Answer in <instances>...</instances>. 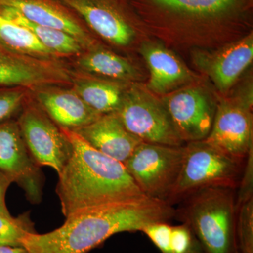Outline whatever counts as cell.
I'll return each mask as SVG.
<instances>
[{
  "label": "cell",
  "instance_id": "6da1fadb",
  "mask_svg": "<svg viewBox=\"0 0 253 253\" xmlns=\"http://www.w3.org/2000/svg\"><path fill=\"white\" fill-rule=\"evenodd\" d=\"M175 215L173 205L144 196L73 213L54 230L28 233L22 246L30 253H88L115 234L141 231L147 224Z\"/></svg>",
  "mask_w": 253,
  "mask_h": 253
},
{
  "label": "cell",
  "instance_id": "7a4b0ae2",
  "mask_svg": "<svg viewBox=\"0 0 253 253\" xmlns=\"http://www.w3.org/2000/svg\"><path fill=\"white\" fill-rule=\"evenodd\" d=\"M61 129L72 146L56 189L65 217L88 208L146 196L123 163L91 147L76 131Z\"/></svg>",
  "mask_w": 253,
  "mask_h": 253
},
{
  "label": "cell",
  "instance_id": "3957f363",
  "mask_svg": "<svg viewBox=\"0 0 253 253\" xmlns=\"http://www.w3.org/2000/svg\"><path fill=\"white\" fill-rule=\"evenodd\" d=\"M143 25L171 33H221L251 25L253 0H129Z\"/></svg>",
  "mask_w": 253,
  "mask_h": 253
},
{
  "label": "cell",
  "instance_id": "277c9868",
  "mask_svg": "<svg viewBox=\"0 0 253 253\" xmlns=\"http://www.w3.org/2000/svg\"><path fill=\"white\" fill-rule=\"evenodd\" d=\"M234 189L210 187L188 195L176 210L199 240L205 253H233L236 244Z\"/></svg>",
  "mask_w": 253,
  "mask_h": 253
},
{
  "label": "cell",
  "instance_id": "5b68a950",
  "mask_svg": "<svg viewBox=\"0 0 253 253\" xmlns=\"http://www.w3.org/2000/svg\"><path fill=\"white\" fill-rule=\"evenodd\" d=\"M205 141L187 143L180 174L169 204L210 187L235 189L242 175L241 165Z\"/></svg>",
  "mask_w": 253,
  "mask_h": 253
},
{
  "label": "cell",
  "instance_id": "8992f818",
  "mask_svg": "<svg viewBox=\"0 0 253 253\" xmlns=\"http://www.w3.org/2000/svg\"><path fill=\"white\" fill-rule=\"evenodd\" d=\"M116 113L126 129L143 142L184 146L163 101L140 84L126 86Z\"/></svg>",
  "mask_w": 253,
  "mask_h": 253
},
{
  "label": "cell",
  "instance_id": "52a82bcc",
  "mask_svg": "<svg viewBox=\"0 0 253 253\" xmlns=\"http://www.w3.org/2000/svg\"><path fill=\"white\" fill-rule=\"evenodd\" d=\"M184 146L141 142L124 163L143 194L169 203L180 174Z\"/></svg>",
  "mask_w": 253,
  "mask_h": 253
},
{
  "label": "cell",
  "instance_id": "ba28073f",
  "mask_svg": "<svg viewBox=\"0 0 253 253\" xmlns=\"http://www.w3.org/2000/svg\"><path fill=\"white\" fill-rule=\"evenodd\" d=\"M253 89L221 100L205 141L233 159L244 163L253 141Z\"/></svg>",
  "mask_w": 253,
  "mask_h": 253
},
{
  "label": "cell",
  "instance_id": "9c48e42d",
  "mask_svg": "<svg viewBox=\"0 0 253 253\" xmlns=\"http://www.w3.org/2000/svg\"><path fill=\"white\" fill-rule=\"evenodd\" d=\"M17 120L32 158L38 166L61 172L72 154V146L59 127L35 100L26 99Z\"/></svg>",
  "mask_w": 253,
  "mask_h": 253
},
{
  "label": "cell",
  "instance_id": "30bf717a",
  "mask_svg": "<svg viewBox=\"0 0 253 253\" xmlns=\"http://www.w3.org/2000/svg\"><path fill=\"white\" fill-rule=\"evenodd\" d=\"M56 1L75 11L96 34L113 45H130L143 25L130 4L124 0Z\"/></svg>",
  "mask_w": 253,
  "mask_h": 253
},
{
  "label": "cell",
  "instance_id": "8fae6325",
  "mask_svg": "<svg viewBox=\"0 0 253 253\" xmlns=\"http://www.w3.org/2000/svg\"><path fill=\"white\" fill-rule=\"evenodd\" d=\"M0 172L17 184L31 204L41 202L42 173L30 154L14 120L0 123Z\"/></svg>",
  "mask_w": 253,
  "mask_h": 253
},
{
  "label": "cell",
  "instance_id": "7c38bea8",
  "mask_svg": "<svg viewBox=\"0 0 253 253\" xmlns=\"http://www.w3.org/2000/svg\"><path fill=\"white\" fill-rule=\"evenodd\" d=\"M73 70L59 59L17 54L0 46V86L33 91L47 86L71 84Z\"/></svg>",
  "mask_w": 253,
  "mask_h": 253
},
{
  "label": "cell",
  "instance_id": "4fadbf2b",
  "mask_svg": "<svg viewBox=\"0 0 253 253\" xmlns=\"http://www.w3.org/2000/svg\"><path fill=\"white\" fill-rule=\"evenodd\" d=\"M164 96L162 101L181 140L204 141L212 128L217 105L206 91L186 86Z\"/></svg>",
  "mask_w": 253,
  "mask_h": 253
},
{
  "label": "cell",
  "instance_id": "5bb4252c",
  "mask_svg": "<svg viewBox=\"0 0 253 253\" xmlns=\"http://www.w3.org/2000/svg\"><path fill=\"white\" fill-rule=\"evenodd\" d=\"M253 59V34L211 53H199L196 63L209 76L217 89L227 92Z\"/></svg>",
  "mask_w": 253,
  "mask_h": 253
},
{
  "label": "cell",
  "instance_id": "9a60e30c",
  "mask_svg": "<svg viewBox=\"0 0 253 253\" xmlns=\"http://www.w3.org/2000/svg\"><path fill=\"white\" fill-rule=\"evenodd\" d=\"M0 7L11 8L40 26L66 32L79 41L84 50L97 45L90 32L56 0H0Z\"/></svg>",
  "mask_w": 253,
  "mask_h": 253
},
{
  "label": "cell",
  "instance_id": "2e32d148",
  "mask_svg": "<svg viewBox=\"0 0 253 253\" xmlns=\"http://www.w3.org/2000/svg\"><path fill=\"white\" fill-rule=\"evenodd\" d=\"M35 101L59 127L76 130L97 120L102 114L83 101L72 88L47 86L32 91Z\"/></svg>",
  "mask_w": 253,
  "mask_h": 253
},
{
  "label": "cell",
  "instance_id": "e0dca14e",
  "mask_svg": "<svg viewBox=\"0 0 253 253\" xmlns=\"http://www.w3.org/2000/svg\"><path fill=\"white\" fill-rule=\"evenodd\" d=\"M73 131L91 147L123 164L142 142L126 129L116 113L101 115L90 124Z\"/></svg>",
  "mask_w": 253,
  "mask_h": 253
},
{
  "label": "cell",
  "instance_id": "ac0fdd59",
  "mask_svg": "<svg viewBox=\"0 0 253 253\" xmlns=\"http://www.w3.org/2000/svg\"><path fill=\"white\" fill-rule=\"evenodd\" d=\"M141 54L149 70L148 89L159 95L169 94L194 79L192 73L170 50L156 42H144Z\"/></svg>",
  "mask_w": 253,
  "mask_h": 253
},
{
  "label": "cell",
  "instance_id": "d6986e66",
  "mask_svg": "<svg viewBox=\"0 0 253 253\" xmlns=\"http://www.w3.org/2000/svg\"><path fill=\"white\" fill-rule=\"evenodd\" d=\"M76 66L78 71L109 81L134 83L141 79V73L129 60L98 45L77 56Z\"/></svg>",
  "mask_w": 253,
  "mask_h": 253
},
{
  "label": "cell",
  "instance_id": "ffe728a7",
  "mask_svg": "<svg viewBox=\"0 0 253 253\" xmlns=\"http://www.w3.org/2000/svg\"><path fill=\"white\" fill-rule=\"evenodd\" d=\"M128 83L103 79L73 71L71 88L91 109L100 114L116 113L122 104Z\"/></svg>",
  "mask_w": 253,
  "mask_h": 253
},
{
  "label": "cell",
  "instance_id": "44dd1931",
  "mask_svg": "<svg viewBox=\"0 0 253 253\" xmlns=\"http://www.w3.org/2000/svg\"><path fill=\"white\" fill-rule=\"evenodd\" d=\"M0 14L10 21L31 31L41 44L59 58L65 56L77 57L85 51L79 41L61 30L32 23L11 8L0 7Z\"/></svg>",
  "mask_w": 253,
  "mask_h": 253
},
{
  "label": "cell",
  "instance_id": "7402d4cb",
  "mask_svg": "<svg viewBox=\"0 0 253 253\" xmlns=\"http://www.w3.org/2000/svg\"><path fill=\"white\" fill-rule=\"evenodd\" d=\"M0 46L17 54L46 59L59 58L40 42L27 28L0 14Z\"/></svg>",
  "mask_w": 253,
  "mask_h": 253
},
{
  "label": "cell",
  "instance_id": "603a6c76",
  "mask_svg": "<svg viewBox=\"0 0 253 253\" xmlns=\"http://www.w3.org/2000/svg\"><path fill=\"white\" fill-rule=\"evenodd\" d=\"M33 232L36 231L29 214L17 217L0 214V246H23V238Z\"/></svg>",
  "mask_w": 253,
  "mask_h": 253
},
{
  "label": "cell",
  "instance_id": "cb8c5ba5",
  "mask_svg": "<svg viewBox=\"0 0 253 253\" xmlns=\"http://www.w3.org/2000/svg\"><path fill=\"white\" fill-rule=\"evenodd\" d=\"M236 250L253 253V198L236 208Z\"/></svg>",
  "mask_w": 253,
  "mask_h": 253
},
{
  "label": "cell",
  "instance_id": "d4e9b609",
  "mask_svg": "<svg viewBox=\"0 0 253 253\" xmlns=\"http://www.w3.org/2000/svg\"><path fill=\"white\" fill-rule=\"evenodd\" d=\"M170 249L172 253H205L194 231L184 222L171 226Z\"/></svg>",
  "mask_w": 253,
  "mask_h": 253
},
{
  "label": "cell",
  "instance_id": "484cf974",
  "mask_svg": "<svg viewBox=\"0 0 253 253\" xmlns=\"http://www.w3.org/2000/svg\"><path fill=\"white\" fill-rule=\"evenodd\" d=\"M30 91L21 87H2L0 89V123L22 109Z\"/></svg>",
  "mask_w": 253,
  "mask_h": 253
},
{
  "label": "cell",
  "instance_id": "4316f807",
  "mask_svg": "<svg viewBox=\"0 0 253 253\" xmlns=\"http://www.w3.org/2000/svg\"><path fill=\"white\" fill-rule=\"evenodd\" d=\"M171 224L158 221L145 226L141 232L147 236L161 253H172L170 249Z\"/></svg>",
  "mask_w": 253,
  "mask_h": 253
},
{
  "label": "cell",
  "instance_id": "83f0119b",
  "mask_svg": "<svg viewBox=\"0 0 253 253\" xmlns=\"http://www.w3.org/2000/svg\"><path fill=\"white\" fill-rule=\"evenodd\" d=\"M246 166L239 184L236 196V208L253 198V147L250 149L246 158Z\"/></svg>",
  "mask_w": 253,
  "mask_h": 253
},
{
  "label": "cell",
  "instance_id": "f1b7e54d",
  "mask_svg": "<svg viewBox=\"0 0 253 253\" xmlns=\"http://www.w3.org/2000/svg\"><path fill=\"white\" fill-rule=\"evenodd\" d=\"M11 181L0 172V214L11 216L6 204V191L9 189Z\"/></svg>",
  "mask_w": 253,
  "mask_h": 253
},
{
  "label": "cell",
  "instance_id": "f546056e",
  "mask_svg": "<svg viewBox=\"0 0 253 253\" xmlns=\"http://www.w3.org/2000/svg\"><path fill=\"white\" fill-rule=\"evenodd\" d=\"M0 253H30L23 246H0Z\"/></svg>",
  "mask_w": 253,
  "mask_h": 253
},
{
  "label": "cell",
  "instance_id": "4dcf8cb0",
  "mask_svg": "<svg viewBox=\"0 0 253 253\" xmlns=\"http://www.w3.org/2000/svg\"><path fill=\"white\" fill-rule=\"evenodd\" d=\"M233 253H240L239 252V251H237V250H236V251H234V252Z\"/></svg>",
  "mask_w": 253,
  "mask_h": 253
}]
</instances>
